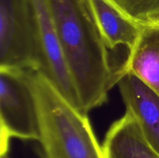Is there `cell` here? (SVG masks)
<instances>
[{
    "label": "cell",
    "mask_w": 159,
    "mask_h": 158,
    "mask_svg": "<svg viewBox=\"0 0 159 158\" xmlns=\"http://www.w3.org/2000/svg\"><path fill=\"white\" fill-rule=\"evenodd\" d=\"M102 145L106 158H159L127 111L110 125Z\"/></svg>",
    "instance_id": "cell-9"
},
{
    "label": "cell",
    "mask_w": 159,
    "mask_h": 158,
    "mask_svg": "<svg viewBox=\"0 0 159 158\" xmlns=\"http://www.w3.org/2000/svg\"><path fill=\"white\" fill-rule=\"evenodd\" d=\"M61 46L80 101L88 113L108 100L116 69L88 0H47Z\"/></svg>",
    "instance_id": "cell-1"
},
{
    "label": "cell",
    "mask_w": 159,
    "mask_h": 158,
    "mask_svg": "<svg viewBox=\"0 0 159 158\" xmlns=\"http://www.w3.org/2000/svg\"><path fill=\"white\" fill-rule=\"evenodd\" d=\"M39 122L41 158H106L86 112L70 104L40 71L26 70Z\"/></svg>",
    "instance_id": "cell-2"
},
{
    "label": "cell",
    "mask_w": 159,
    "mask_h": 158,
    "mask_svg": "<svg viewBox=\"0 0 159 158\" xmlns=\"http://www.w3.org/2000/svg\"><path fill=\"white\" fill-rule=\"evenodd\" d=\"M41 58L31 0H0V68L39 71Z\"/></svg>",
    "instance_id": "cell-3"
},
{
    "label": "cell",
    "mask_w": 159,
    "mask_h": 158,
    "mask_svg": "<svg viewBox=\"0 0 159 158\" xmlns=\"http://www.w3.org/2000/svg\"><path fill=\"white\" fill-rule=\"evenodd\" d=\"M126 111L134 117L149 145L159 154V94L130 73L116 74Z\"/></svg>",
    "instance_id": "cell-6"
},
{
    "label": "cell",
    "mask_w": 159,
    "mask_h": 158,
    "mask_svg": "<svg viewBox=\"0 0 159 158\" xmlns=\"http://www.w3.org/2000/svg\"><path fill=\"white\" fill-rule=\"evenodd\" d=\"M123 73L133 74L159 94V17L141 21L139 37L116 75Z\"/></svg>",
    "instance_id": "cell-7"
},
{
    "label": "cell",
    "mask_w": 159,
    "mask_h": 158,
    "mask_svg": "<svg viewBox=\"0 0 159 158\" xmlns=\"http://www.w3.org/2000/svg\"><path fill=\"white\" fill-rule=\"evenodd\" d=\"M99 33L110 50L134 46L141 21L132 17L116 0H88Z\"/></svg>",
    "instance_id": "cell-8"
},
{
    "label": "cell",
    "mask_w": 159,
    "mask_h": 158,
    "mask_svg": "<svg viewBox=\"0 0 159 158\" xmlns=\"http://www.w3.org/2000/svg\"><path fill=\"white\" fill-rule=\"evenodd\" d=\"M0 158H10L9 156V153H3L0 154Z\"/></svg>",
    "instance_id": "cell-11"
},
{
    "label": "cell",
    "mask_w": 159,
    "mask_h": 158,
    "mask_svg": "<svg viewBox=\"0 0 159 158\" xmlns=\"http://www.w3.org/2000/svg\"><path fill=\"white\" fill-rule=\"evenodd\" d=\"M136 20L145 21L159 17V0H116Z\"/></svg>",
    "instance_id": "cell-10"
},
{
    "label": "cell",
    "mask_w": 159,
    "mask_h": 158,
    "mask_svg": "<svg viewBox=\"0 0 159 158\" xmlns=\"http://www.w3.org/2000/svg\"><path fill=\"white\" fill-rule=\"evenodd\" d=\"M31 1L35 14L41 58V68L39 71L70 104L82 111L47 0Z\"/></svg>",
    "instance_id": "cell-5"
},
{
    "label": "cell",
    "mask_w": 159,
    "mask_h": 158,
    "mask_svg": "<svg viewBox=\"0 0 159 158\" xmlns=\"http://www.w3.org/2000/svg\"><path fill=\"white\" fill-rule=\"evenodd\" d=\"M12 138L38 141V116L26 70L0 68V154Z\"/></svg>",
    "instance_id": "cell-4"
}]
</instances>
